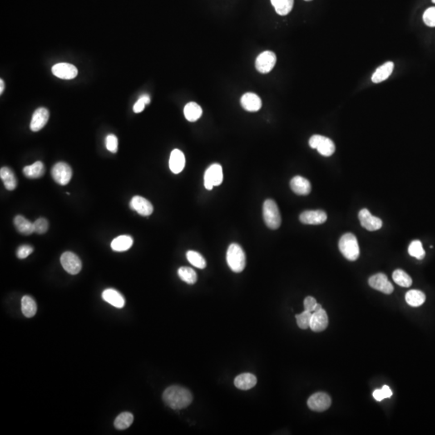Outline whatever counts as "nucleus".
Masks as SVG:
<instances>
[{
	"instance_id": "nucleus-41",
	"label": "nucleus",
	"mask_w": 435,
	"mask_h": 435,
	"mask_svg": "<svg viewBox=\"0 0 435 435\" xmlns=\"http://www.w3.org/2000/svg\"><path fill=\"white\" fill-rule=\"evenodd\" d=\"M106 147L107 150L113 154L118 151V139L115 135L110 134L106 136Z\"/></svg>"
},
{
	"instance_id": "nucleus-21",
	"label": "nucleus",
	"mask_w": 435,
	"mask_h": 435,
	"mask_svg": "<svg viewBox=\"0 0 435 435\" xmlns=\"http://www.w3.org/2000/svg\"><path fill=\"white\" fill-rule=\"evenodd\" d=\"M102 299L116 308H123L125 305V299L122 294L114 289H107L102 294Z\"/></svg>"
},
{
	"instance_id": "nucleus-42",
	"label": "nucleus",
	"mask_w": 435,
	"mask_h": 435,
	"mask_svg": "<svg viewBox=\"0 0 435 435\" xmlns=\"http://www.w3.org/2000/svg\"><path fill=\"white\" fill-rule=\"evenodd\" d=\"M33 252V248L30 245H21L16 252V256L19 259H25Z\"/></svg>"
},
{
	"instance_id": "nucleus-49",
	"label": "nucleus",
	"mask_w": 435,
	"mask_h": 435,
	"mask_svg": "<svg viewBox=\"0 0 435 435\" xmlns=\"http://www.w3.org/2000/svg\"><path fill=\"white\" fill-rule=\"evenodd\" d=\"M305 1H311V0H305Z\"/></svg>"
},
{
	"instance_id": "nucleus-36",
	"label": "nucleus",
	"mask_w": 435,
	"mask_h": 435,
	"mask_svg": "<svg viewBox=\"0 0 435 435\" xmlns=\"http://www.w3.org/2000/svg\"><path fill=\"white\" fill-rule=\"evenodd\" d=\"M409 254L411 256L415 257L417 259H422L426 256V252L422 247V242L419 240H414L411 243L409 247Z\"/></svg>"
},
{
	"instance_id": "nucleus-14",
	"label": "nucleus",
	"mask_w": 435,
	"mask_h": 435,
	"mask_svg": "<svg viewBox=\"0 0 435 435\" xmlns=\"http://www.w3.org/2000/svg\"><path fill=\"white\" fill-rule=\"evenodd\" d=\"M299 219L304 224L319 225L327 221V215L323 210H306L300 214Z\"/></svg>"
},
{
	"instance_id": "nucleus-26",
	"label": "nucleus",
	"mask_w": 435,
	"mask_h": 435,
	"mask_svg": "<svg viewBox=\"0 0 435 435\" xmlns=\"http://www.w3.org/2000/svg\"><path fill=\"white\" fill-rule=\"evenodd\" d=\"M133 244L132 237L129 235H120L113 239L111 247L115 252H125L131 248Z\"/></svg>"
},
{
	"instance_id": "nucleus-39",
	"label": "nucleus",
	"mask_w": 435,
	"mask_h": 435,
	"mask_svg": "<svg viewBox=\"0 0 435 435\" xmlns=\"http://www.w3.org/2000/svg\"><path fill=\"white\" fill-rule=\"evenodd\" d=\"M150 101H151V100H150V96H149V95L144 94V95H141V96L139 98V100H137V102H135V105H134V112H142V111L145 110V107L147 104L150 103Z\"/></svg>"
},
{
	"instance_id": "nucleus-30",
	"label": "nucleus",
	"mask_w": 435,
	"mask_h": 435,
	"mask_svg": "<svg viewBox=\"0 0 435 435\" xmlns=\"http://www.w3.org/2000/svg\"><path fill=\"white\" fill-rule=\"evenodd\" d=\"M426 295L422 291L412 289L407 292L406 294V301L409 306L413 307H418L422 306L426 302Z\"/></svg>"
},
{
	"instance_id": "nucleus-34",
	"label": "nucleus",
	"mask_w": 435,
	"mask_h": 435,
	"mask_svg": "<svg viewBox=\"0 0 435 435\" xmlns=\"http://www.w3.org/2000/svg\"><path fill=\"white\" fill-rule=\"evenodd\" d=\"M178 273L179 278L182 280L183 281L189 284H195L198 280L196 272L189 267H180Z\"/></svg>"
},
{
	"instance_id": "nucleus-38",
	"label": "nucleus",
	"mask_w": 435,
	"mask_h": 435,
	"mask_svg": "<svg viewBox=\"0 0 435 435\" xmlns=\"http://www.w3.org/2000/svg\"><path fill=\"white\" fill-rule=\"evenodd\" d=\"M34 232L37 234H45L49 229V222L45 218H40L33 223Z\"/></svg>"
},
{
	"instance_id": "nucleus-3",
	"label": "nucleus",
	"mask_w": 435,
	"mask_h": 435,
	"mask_svg": "<svg viewBox=\"0 0 435 435\" xmlns=\"http://www.w3.org/2000/svg\"><path fill=\"white\" fill-rule=\"evenodd\" d=\"M227 262L228 266L234 273H241L246 266V255L241 246L231 244L227 252Z\"/></svg>"
},
{
	"instance_id": "nucleus-31",
	"label": "nucleus",
	"mask_w": 435,
	"mask_h": 435,
	"mask_svg": "<svg viewBox=\"0 0 435 435\" xmlns=\"http://www.w3.org/2000/svg\"><path fill=\"white\" fill-rule=\"evenodd\" d=\"M277 13L280 16H286L292 11L294 0H271Z\"/></svg>"
},
{
	"instance_id": "nucleus-7",
	"label": "nucleus",
	"mask_w": 435,
	"mask_h": 435,
	"mask_svg": "<svg viewBox=\"0 0 435 435\" xmlns=\"http://www.w3.org/2000/svg\"><path fill=\"white\" fill-rule=\"evenodd\" d=\"M52 179L57 184L61 185H67L70 182L72 178V169L70 165L64 162L56 163L52 167Z\"/></svg>"
},
{
	"instance_id": "nucleus-16",
	"label": "nucleus",
	"mask_w": 435,
	"mask_h": 435,
	"mask_svg": "<svg viewBox=\"0 0 435 435\" xmlns=\"http://www.w3.org/2000/svg\"><path fill=\"white\" fill-rule=\"evenodd\" d=\"M50 119V111L45 107H40L34 111L30 128L32 131H38L43 128Z\"/></svg>"
},
{
	"instance_id": "nucleus-18",
	"label": "nucleus",
	"mask_w": 435,
	"mask_h": 435,
	"mask_svg": "<svg viewBox=\"0 0 435 435\" xmlns=\"http://www.w3.org/2000/svg\"><path fill=\"white\" fill-rule=\"evenodd\" d=\"M241 105L246 111L256 112L261 108L262 101L254 93H246L242 96Z\"/></svg>"
},
{
	"instance_id": "nucleus-6",
	"label": "nucleus",
	"mask_w": 435,
	"mask_h": 435,
	"mask_svg": "<svg viewBox=\"0 0 435 435\" xmlns=\"http://www.w3.org/2000/svg\"><path fill=\"white\" fill-rule=\"evenodd\" d=\"M223 180V169L219 164H214L206 169L204 175V185L206 190H211L214 186L221 185Z\"/></svg>"
},
{
	"instance_id": "nucleus-8",
	"label": "nucleus",
	"mask_w": 435,
	"mask_h": 435,
	"mask_svg": "<svg viewBox=\"0 0 435 435\" xmlns=\"http://www.w3.org/2000/svg\"><path fill=\"white\" fill-rule=\"evenodd\" d=\"M307 405L311 410L323 412L330 408L332 399L329 395L325 392H316L308 399Z\"/></svg>"
},
{
	"instance_id": "nucleus-33",
	"label": "nucleus",
	"mask_w": 435,
	"mask_h": 435,
	"mask_svg": "<svg viewBox=\"0 0 435 435\" xmlns=\"http://www.w3.org/2000/svg\"><path fill=\"white\" fill-rule=\"evenodd\" d=\"M392 279L396 284H398L400 286L406 287V288L411 286V284L413 283L412 278L402 269H397L393 272Z\"/></svg>"
},
{
	"instance_id": "nucleus-46",
	"label": "nucleus",
	"mask_w": 435,
	"mask_h": 435,
	"mask_svg": "<svg viewBox=\"0 0 435 435\" xmlns=\"http://www.w3.org/2000/svg\"><path fill=\"white\" fill-rule=\"evenodd\" d=\"M5 89L4 81L2 79H0V95H2L3 90Z\"/></svg>"
},
{
	"instance_id": "nucleus-32",
	"label": "nucleus",
	"mask_w": 435,
	"mask_h": 435,
	"mask_svg": "<svg viewBox=\"0 0 435 435\" xmlns=\"http://www.w3.org/2000/svg\"><path fill=\"white\" fill-rule=\"evenodd\" d=\"M133 421V415L129 412H124L115 418L114 425L118 430H126L130 427Z\"/></svg>"
},
{
	"instance_id": "nucleus-24",
	"label": "nucleus",
	"mask_w": 435,
	"mask_h": 435,
	"mask_svg": "<svg viewBox=\"0 0 435 435\" xmlns=\"http://www.w3.org/2000/svg\"><path fill=\"white\" fill-rule=\"evenodd\" d=\"M45 172V165L41 161H36L32 165L25 166L23 169L25 176L30 179H40L44 176Z\"/></svg>"
},
{
	"instance_id": "nucleus-28",
	"label": "nucleus",
	"mask_w": 435,
	"mask_h": 435,
	"mask_svg": "<svg viewBox=\"0 0 435 435\" xmlns=\"http://www.w3.org/2000/svg\"><path fill=\"white\" fill-rule=\"evenodd\" d=\"M22 313L26 318H32L37 311V306L33 298L30 296H24L21 300Z\"/></svg>"
},
{
	"instance_id": "nucleus-23",
	"label": "nucleus",
	"mask_w": 435,
	"mask_h": 435,
	"mask_svg": "<svg viewBox=\"0 0 435 435\" xmlns=\"http://www.w3.org/2000/svg\"><path fill=\"white\" fill-rule=\"evenodd\" d=\"M394 69V64L392 61H388L384 64L383 66L377 68L376 72L373 74L372 77V81L374 83H380L388 78Z\"/></svg>"
},
{
	"instance_id": "nucleus-44",
	"label": "nucleus",
	"mask_w": 435,
	"mask_h": 435,
	"mask_svg": "<svg viewBox=\"0 0 435 435\" xmlns=\"http://www.w3.org/2000/svg\"><path fill=\"white\" fill-rule=\"evenodd\" d=\"M372 396L374 397L375 399L377 400V402H381V401H383L384 399H385V397H384V395L383 392L381 389H377V390H375L372 393Z\"/></svg>"
},
{
	"instance_id": "nucleus-15",
	"label": "nucleus",
	"mask_w": 435,
	"mask_h": 435,
	"mask_svg": "<svg viewBox=\"0 0 435 435\" xmlns=\"http://www.w3.org/2000/svg\"><path fill=\"white\" fill-rule=\"evenodd\" d=\"M53 75L59 78L70 80L77 77V69L69 63H58L52 66Z\"/></svg>"
},
{
	"instance_id": "nucleus-27",
	"label": "nucleus",
	"mask_w": 435,
	"mask_h": 435,
	"mask_svg": "<svg viewBox=\"0 0 435 435\" xmlns=\"http://www.w3.org/2000/svg\"><path fill=\"white\" fill-rule=\"evenodd\" d=\"M184 115L188 121L195 122L199 120V118L201 117L203 115V110L199 104L194 102H191L185 105V108H184Z\"/></svg>"
},
{
	"instance_id": "nucleus-43",
	"label": "nucleus",
	"mask_w": 435,
	"mask_h": 435,
	"mask_svg": "<svg viewBox=\"0 0 435 435\" xmlns=\"http://www.w3.org/2000/svg\"><path fill=\"white\" fill-rule=\"evenodd\" d=\"M317 301H316L315 298H313V297H307L306 298V299L304 300V307L305 310H307V311L309 312H313V309L315 308L316 305H317Z\"/></svg>"
},
{
	"instance_id": "nucleus-25",
	"label": "nucleus",
	"mask_w": 435,
	"mask_h": 435,
	"mask_svg": "<svg viewBox=\"0 0 435 435\" xmlns=\"http://www.w3.org/2000/svg\"><path fill=\"white\" fill-rule=\"evenodd\" d=\"M0 178L4 183V186L7 190H14L17 186V179L13 171L8 167H2L0 169Z\"/></svg>"
},
{
	"instance_id": "nucleus-37",
	"label": "nucleus",
	"mask_w": 435,
	"mask_h": 435,
	"mask_svg": "<svg viewBox=\"0 0 435 435\" xmlns=\"http://www.w3.org/2000/svg\"><path fill=\"white\" fill-rule=\"evenodd\" d=\"M312 313L311 312L305 311L299 313L296 315V320L298 323V327L301 329L307 330L310 327V322H311Z\"/></svg>"
},
{
	"instance_id": "nucleus-45",
	"label": "nucleus",
	"mask_w": 435,
	"mask_h": 435,
	"mask_svg": "<svg viewBox=\"0 0 435 435\" xmlns=\"http://www.w3.org/2000/svg\"><path fill=\"white\" fill-rule=\"evenodd\" d=\"M381 390H382V392H383L384 395V397H385V398H389V397H392V390H391L390 388H389L388 385H384L383 388H381Z\"/></svg>"
},
{
	"instance_id": "nucleus-47",
	"label": "nucleus",
	"mask_w": 435,
	"mask_h": 435,
	"mask_svg": "<svg viewBox=\"0 0 435 435\" xmlns=\"http://www.w3.org/2000/svg\"><path fill=\"white\" fill-rule=\"evenodd\" d=\"M322 309H323V307H322V306H321L320 304H318V303H317L315 308H314V309H313V312L319 311V310Z\"/></svg>"
},
{
	"instance_id": "nucleus-40",
	"label": "nucleus",
	"mask_w": 435,
	"mask_h": 435,
	"mask_svg": "<svg viewBox=\"0 0 435 435\" xmlns=\"http://www.w3.org/2000/svg\"><path fill=\"white\" fill-rule=\"evenodd\" d=\"M423 21L429 27H435V7H430L425 11Z\"/></svg>"
},
{
	"instance_id": "nucleus-13",
	"label": "nucleus",
	"mask_w": 435,
	"mask_h": 435,
	"mask_svg": "<svg viewBox=\"0 0 435 435\" xmlns=\"http://www.w3.org/2000/svg\"><path fill=\"white\" fill-rule=\"evenodd\" d=\"M130 207L142 216H149L154 212L153 204L143 197H133L130 202Z\"/></svg>"
},
{
	"instance_id": "nucleus-17",
	"label": "nucleus",
	"mask_w": 435,
	"mask_h": 435,
	"mask_svg": "<svg viewBox=\"0 0 435 435\" xmlns=\"http://www.w3.org/2000/svg\"><path fill=\"white\" fill-rule=\"evenodd\" d=\"M329 323V319L327 312L322 309L319 311L313 312L312 313L310 329L314 332H323L327 329Z\"/></svg>"
},
{
	"instance_id": "nucleus-1",
	"label": "nucleus",
	"mask_w": 435,
	"mask_h": 435,
	"mask_svg": "<svg viewBox=\"0 0 435 435\" xmlns=\"http://www.w3.org/2000/svg\"><path fill=\"white\" fill-rule=\"evenodd\" d=\"M163 400L170 408L181 409L190 406L193 401V396L187 388L173 385L165 389L163 393Z\"/></svg>"
},
{
	"instance_id": "nucleus-20",
	"label": "nucleus",
	"mask_w": 435,
	"mask_h": 435,
	"mask_svg": "<svg viewBox=\"0 0 435 435\" xmlns=\"http://www.w3.org/2000/svg\"><path fill=\"white\" fill-rule=\"evenodd\" d=\"M291 190L298 195H308L311 191V185L307 179L296 176L290 181Z\"/></svg>"
},
{
	"instance_id": "nucleus-5",
	"label": "nucleus",
	"mask_w": 435,
	"mask_h": 435,
	"mask_svg": "<svg viewBox=\"0 0 435 435\" xmlns=\"http://www.w3.org/2000/svg\"><path fill=\"white\" fill-rule=\"evenodd\" d=\"M309 146L316 149L318 153L324 156H331L335 152V145L329 138L323 135H314L309 139Z\"/></svg>"
},
{
	"instance_id": "nucleus-29",
	"label": "nucleus",
	"mask_w": 435,
	"mask_h": 435,
	"mask_svg": "<svg viewBox=\"0 0 435 435\" xmlns=\"http://www.w3.org/2000/svg\"><path fill=\"white\" fill-rule=\"evenodd\" d=\"M14 225L19 232L25 235H29L34 232L33 223L28 221L22 215H17L14 219Z\"/></svg>"
},
{
	"instance_id": "nucleus-2",
	"label": "nucleus",
	"mask_w": 435,
	"mask_h": 435,
	"mask_svg": "<svg viewBox=\"0 0 435 435\" xmlns=\"http://www.w3.org/2000/svg\"><path fill=\"white\" fill-rule=\"evenodd\" d=\"M338 248L346 259L351 261L357 260L359 256V247L357 237L352 233H347L341 237Z\"/></svg>"
},
{
	"instance_id": "nucleus-48",
	"label": "nucleus",
	"mask_w": 435,
	"mask_h": 435,
	"mask_svg": "<svg viewBox=\"0 0 435 435\" xmlns=\"http://www.w3.org/2000/svg\"><path fill=\"white\" fill-rule=\"evenodd\" d=\"M432 2H433L434 3H435V0H432Z\"/></svg>"
},
{
	"instance_id": "nucleus-10",
	"label": "nucleus",
	"mask_w": 435,
	"mask_h": 435,
	"mask_svg": "<svg viewBox=\"0 0 435 435\" xmlns=\"http://www.w3.org/2000/svg\"><path fill=\"white\" fill-rule=\"evenodd\" d=\"M61 265L71 275H76L81 270V261L75 253L66 252L61 256Z\"/></svg>"
},
{
	"instance_id": "nucleus-19",
	"label": "nucleus",
	"mask_w": 435,
	"mask_h": 435,
	"mask_svg": "<svg viewBox=\"0 0 435 435\" xmlns=\"http://www.w3.org/2000/svg\"><path fill=\"white\" fill-rule=\"evenodd\" d=\"M185 165V155L179 149L172 151L169 158V169L174 174H180Z\"/></svg>"
},
{
	"instance_id": "nucleus-12",
	"label": "nucleus",
	"mask_w": 435,
	"mask_h": 435,
	"mask_svg": "<svg viewBox=\"0 0 435 435\" xmlns=\"http://www.w3.org/2000/svg\"><path fill=\"white\" fill-rule=\"evenodd\" d=\"M358 219L363 228L369 231L379 230L382 228V220L380 218L373 216L369 210L363 209L358 212Z\"/></svg>"
},
{
	"instance_id": "nucleus-9",
	"label": "nucleus",
	"mask_w": 435,
	"mask_h": 435,
	"mask_svg": "<svg viewBox=\"0 0 435 435\" xmlns=\"http://www.w3.org/2000/svg\"><path fill=\"white\" fill-rule=\"evenodd\" d=\"M277 63V56L272 51H264L256 60V68L261 74H268Z\"/></svg>"
},
{
	"instance_id": "nucleus-11",
	"label": "nucleus",
	"mask_w": 435,
	"mask_h": 435,
	"mask_svg": "<svg viewBox=\"0 0 435 435\" xmlns=\"http://www.w3.org/2000/svg\"><path fill=\"white\" fill-rule=\"evenodd\" d=\"M368 284L372 289L381 291L385 294H391L393 292V285L384 273H377L373 275L368 280Z\"/></svg>"
},
{
	"instance_id": "nucleus-35",
	"label": "nucleus",
	"mask_w": 435,
	"mask_h": 435,
	"mask_svg": "<svg viewBox=\"0 0 435 435\" xmlns=\"http://www.w3.org/2000/svg\"><path fill=\"white\" fill-rule=\"evenodd\" d=\"M186 257H187L188 261L190 262L192 265H194L196 268L203 269L206 267V262L205 259L200 253L195 251H188L186 253Z\"/></svg>"
},
{
	"instance_id": "nucleus-4",
	"label": "nucleus",
	"mask_w": 435,
	"mask_h": 435,
	"mask_svg": "<svg viewBox=\"0 0 435 435\" xmlns=\"http://www.w3.org/2000/svg\"><path fill=\"white\" fill-rule=\"evenodd\" d=\"M263 216L264 223L268 228L276 230L281 224V216L279 208L275 202L272 199H267L263 205Z\"/></svg>"
},
{
	"instance_id": "nucleus-22",
	"label": "nucleus",
	"mask_w": 435,
	"mask_h": 435,
	"mask_svg": "<svg viewBox=\"0 0 435 435\" xmlns=\"http://www.w3.org/2000/svg\"><path fill=\"white\" fill-rule=\"evenodd\" d=\"M234 385L241 390H248L256 384V377L252 373H243L236 377L234 381Z\"/></svg>"
}]
</instances>
